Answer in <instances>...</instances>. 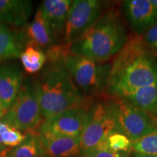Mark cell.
<instances>
[{
    "label": "cell",
    "mask_w": 157,
    "mask_h": 157,
    "mask_svg": "<svg viewBox=\"0 0 157 157\" xmlns=\"http://www.w3.org/2000/svg\"><path fill=\"white\" fill-rule=\"evenodd\" d=\"M25 47L22 30L0 23V63L20 58Z\"/></svg>",
    "instance_id": "obj_16"
},
{
    "label": "cell",
    "mask_w": 157,
    "mask_h": 157,
    "mask_svg": "<svg viewBox=\"0 0 157 157\" xmlns=\"http://www.w3.org/2000/svg\"><path fill=\"white\" fill-rule=\"evenodd\" d=\"M106 98L118 130L128 137L132 143L157 130V119L154 115L122 100Z\"/></svg>",
    "instance_id": "obj_7"
},
{
    "label": "cell",
    "mask_w": 157,
    "mask_h": 157,
    "mask_svg": "<svg viewBox=\"0 0 157 157\" xmlns=\"http://www.w3.org/2000/svg\"><path fill=\"white\" fill-rule=\"evenodd\" d=\"M149 48L157 52V23L140 36Z\"/></svg>",
    "instance_id": "obj_22"
},
{
    "label": "cell",
    "mask_w": 157,
    "mask_h": 157,
    "mask_svg": "<svg viewBox=\"0 0 157 157\" xmlns=\"http://www.w3.org/2000/svg\"><path fill=\"white\" fill-rule=\"evenodd\" d=\"M129 157H130V155H129Z\"/></svg>",
    "instance_id": "obj_27"
},
{
    "label": "cell",
    "mask_w": 157,
    "mask_h": 157,
    "mask_svg": "<svg viewBox=\"0 0 157 157\" xmlns=\"http://www.w3.org/2000/svg\"><path fill=\"white\" fill-rule=\"evenodd\" d=\"M33 12L32 2L28 0H0V23L13 28L28 24Z\"/></svg>",
    "instance_id": "obj_15"
},
{
    "label": "cell",
    "mask_w": 157,
    "mask_h": 157,
    "mask_svg": "<svg viewBox=\"0 0 157 157\" xmlns=\"http://www.w3.org/2000/svg\"><path fill=\"white\" fill-rule=\"evenodd\" d=\"M94 100L68 109L43 121L39 132L67 137H81Z\"/></svg>",
    "instance_id": "obj_9"
},
{
    "label": "cell",
    "mask_w": 157,
    "mask_h": 157,
    "mask_svg": "<svg viewBox=\"0 0 157 157\" xmlns=\"http://www.w3.org/2000/svg\"><path fill=\"white\" fill-rule=\"evenodd\" d=\"M5 112H6V111L4 109V108L2 107V105L1 103H0V118L3 117V115L5 114Z\"/></svg>",
    "instance_id": "obj_24"
},
{
    "label": "cell",
    "mask_w": 157,
    "mask_h": 157,
    "mask_svg": "<svg viewBox=\"0 0 157 157\" xmlns=\"http://www.w3.org/2000/svg\"><path fill=\"white\" fill-rule=\"evenodd\" d=\"M43 117L35 93L33 79L26 78L23 81L16 99L11 107L6 111L0 120L9 126L28 132L38 131Z\"/></svg>",
    "instance_id": "obj_5"
},
{
    "label": "cell",
    "mask_w": 157,
    "mask_h": 157,
    "mask_svg": "<svg viewBox=\"0 0 157 157\" xmlns=\"http://www.w3.org/2000/svg\"><path fill=\"white\" fill-rule=\"evenodd\" d=\"M132 151L157 156V130L133 143Z\"/></svg>",
    "instance_id": "obj_20"
},
{
    "label": "cell",
    "mask_w": 157,
    "mask_h": 157,
    "mask_svg": "<svg viewBox=\"0 0 157 157\" xmlns=\"http://www.w3.org/2000/svg\"><path fill=\"white\" fill-rule=\"evenodd\" d=\"M154 116H155V117H156V119H157V105H156V111H155Z\"/></svg>",
    "instance_id": "obj_26"
},
{
    "label": "cell",
    "mask_w": 157,
    "mask_h": 157,
    "mask_svg": "<svg viewBox=\"0 0 157 157\" xmlns=\"http://www.w3.org/2000/svg\"><path fill=\"white\" fill-rule=\"evenodd\" d=\"M20 58L23 68L29 74L39 72L47 63V58L44 52L31 46L25 47Z\"/></svg>",
    "instance_id": "obj_18"
},
{
    "label": "cell",
    "mask_w": 157,
    "mask_h": 157,
    "mask_svg": "<svg viewBox=\"0 0 157 157\" xmlns=\"http://www.w3.org/2000/svg\"><path fill=\"white\" fill-rule=\"evenodd\" d=\"M62 63L86 98L97 100L107 97L111 60L100 62L68 51Z\"/></svg>",
    "instance_id": "obj_4"
},
{
    "label": "cell",
    "mask_w": 157,
    "mask_h": 157,
    "mask_svg": "<svg viewBox=\"0 0 157 157\" xmlns=\"http://www.w3.org/2000/svg\"><path fill=\"white\" fill-rule=\"evenodd\" d=\"M26 138L18 146L10 148L7 157H40L41 149L38 131L25 132Z\"/></svg>",
    "instance_id": "obj_17"
},
{
    "label": "cell",
    "mask_w": 157,
    "mask_h": 157,
    "mask_svg": "<svg viewBox=\"0 0 157 157\" xmlns=\"http://www.w3.org/2000/svg\"><path fill=\"white\" fill-rule=\"evenodd\" d=\"M111 2L98 0L73 1L65 24L62 44L69 48L95 24Z\"/></svg>",
    "instance_id": "obj_8"
},
{
    "label": "cell",
    "mask_w": 157,
    "mask_h": 157,
    "mask_svg": "<svg viewBox=\"0 0 157 157\" xmlns=\"http://www.w3.org/2000/svg\"><path fill=\"white\" fill-rule=\"evenodd\" d=\"M0 157H1V156H0Z\"/></svg>",
    "instance_id": "obj_28"
},
{
    "label": "cell",
    "mask_w": 157,
    "mask_h": 157,
    "mask_svg": "<svg viewBox=\"0 0 157 157\" xmlns=\"http://www.w3.org/2000/svg\"><path fill=\"white\" fill-rule=\"evenodd\" d=\"M119 131L107 98L94 100L80 137V157L102 146L111 133Z\"/></svg>",
    "instance_id": "obj_6"
},
{
    "label": "cell",
    "mask_w": 157,
    "mask_h": 157,
    "mask_svg": "<svg viewBox=\"0 0 157 157\" xmlns=\"http://www.w3.org/2000/svg\"><path fill=\"white\" fill-rule=\"evenodd\" d=\"M40 149H41V155H40V157H50V156H48V154H45V153L42 150V148H41V146H40Z\"/></svg>",
    "instance_id": "obj_25"
},
{
    "label": "cell",
    "mask_w": 157,
    "mask_h": 157,
    "mask_svg": "<svg viewBox=\"0 0 157 157\" xmlns=\"http://www.w3.org/2000/svg\"><path fill=\"white\" fill-rule=\"evenodd\" d=\"M33 82L44 120L90 99L80 91L62 62L47 63Z\"/></svg>",
    "instance_id": "obj_3"
},
{
    "label": "cell",
    "mask_w": 157,
    "mask_h": 157,
    "mask_svg": "<svg viewBox=\"0 0 157 157\" xmlns=\"http://www.w3.org/2000/svg\"><path fill=\"white\" fill-rule=\"evenodd\" d=\"M71 0H44L40 8L57 44H62L63 36Z\"/></svg>",
    "instance_id": "obj_11"
},
{
    "label": "cell",
    "mask_w": 157,
    "mask_h": 157,
    "mask_svg": "<svg viewBox=\"0 0 157 157\" xmlns=\"http://www.w3.org/2000/svg\"><path fill=\"white\" fill-rule=\"evenodd\" d=\"M157 84V52L140 36L131 35L122 50L111 60L107 97L122 98L140 88Z\"/></svg>",
    "instance_id": "obj_1"
},
{
    "label": "cell",
    "mask_w": 157,
    "mask_h": 157,
    "mask_svg": "<svg viewBox=\"0 0 157 157\" xmlns=\"http://www.w3.org/2000/svg\"><path fill=\"white\" fill-rule=\"evenodd\" d=\"M23 81V73L17 65H0V103L5 111L15 102Z\"/></svg>",
    "instance_id": "obj_13"
},
{
    "label": "cell",
    "mask_w": 157,
    "mask_h": 157,
    "mask_svg": "<svg viewBox=\"0 0 157 157\" xmlns=\"http://www.w3.org/2000/svg\"><path fill=\"white\" fill-rule=\"evenodd\" d=\"M129 155H130V157H157L154 156H151V155L139 154V153L134 152V151H131L129 153Z\"/></svg>",
    "instance_id": "obj_23"
},
{
    "label": "cell",
    "mask_w": 157,
    "mask_h": 157,
    "mask_svg": "<svg viewBox=\"0 0 157 157\" xmlns=\"http://www.w3.org/2000/svg\"><path fill=\"white\" fill-rule=\"evenodd\" d=\"M41 148L50 157H80V137L60 136L40 132Z\"/></svg>",
    "instance_id": "obj_12"
},
{
    "label": "cell",
    "mask_w": 157,
    "mask_h": 157,
    "mask_svg": "<svg viewBox=\"0 0 157 157\" xmlns=\"http://www.w3.org/2000/svg\"><path fill=\"white\" fill-rule=\"evenodd\" d=\"M132 142L119 131H115L108 137L105 144L110 150L117 153L129 154L132 151Z\"/></svg>",
    "instance_id": "obj_19"
},
{
    "label": "cell",
    "mask_w": 157,
    "mask_h": 157,
    "mask_svg": "<svg viewBox=\"0 0 157 157\" xmlns=\"http://www.w3.org/2000/svg\"><path fill=\"white\" fill-rule=\"evenodd\" d=\"M22 31L26 47L31 46L45 53L57 44L39 7L33 21L24 26Z\"/></svg>",
    "instance_id": "obj_14"
},
{
    "label": "cell",
    "mask_w": 157,
    "mask_h": 157,
    "mask_svg": "<svg viewBox=\"0 0 157 157\" xmlns=\"http://www.w3.org/2000/svg\"><path fill=\"white\" fill-rule=\"evenodd\" d=\"M83 157H129V154L113 151L110 150L104 143L102 146L91 151Z\"/></svg>",
    "instance_id": "obj_21"
},
{
    "label": "cell",
    "mask_w": 157,
    "mask_h": 157,
    "mask_svg": "<svg viewBox=\"0 0 157 157\" xmlns=\"http://www.w3.org/2000/svg\"><path fill=\"white\" fill-rule=\"evenodd\" d=\"M131 33L120 9L112 2L95 25L70 45L72 54L100 62L112 60L128 42Z\"/></svg>",
    "instance_id": "obj_2"
},
{
    "label": "cell",
    "mask_w": 157,
    "mask_h": 157,
    "mask_svg": "<svg viewBox=\"0 0 157 157\" xmlns=\"http://www.w3.org/2000/svg\"><path fill=\"white\" fill-rule=\"evenodd\" d=\"M120 9L132 35L141 36L157 23V8L151 0L120 2Z\"/></svg>",
    "instance_id": "obj_10"
}]
</instances>
